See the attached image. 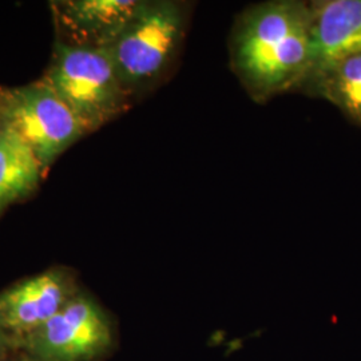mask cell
Returning <instances> with one entry per match:
<instances>
[{
    "label": "cell",
    "instance_id": "2",
    "mask_svg": "<svg viewBox=\"0 0 361 361\" xmlns=\"http://www.w3.org/2000/svg\"><path fill=\"white\" fill-rule=\"evenodd\" d=\"M42 79L90 134L129 109L131 95L101 47L75 46L56 38Z\"/></svg>",
    "mask_w": 361,
    "mask_h": 361
},
{
    "label": "cell",
    "instance_id": "6",
    "mask_svg": "<svg viewBox=\"0 0 361 361\" xmlns=\"http://www.w3.org/2000/svg\"><path fill=\"white\" fill-rule=\"evenodd\" d=\"M75 274L51 268L0 292V328L18 343L63 310L79 292Z\"/></svg>",
    "mask_w": 361,
    "mask_h": 361
},
{
    "label": "cell",
    "instance_id": "3",
    "mask_svg": "<svg viewBox=\"0 0 361 361\" xmlns=\"http://www.w3.org/2000/svg\"><path fill=\"white\" fill-rule=\"evenodd\" d=\"M185 19L180 3L142 0L121 34L104 47L131 98L168 70L183 38Z\"/></svg>",
    "mask_w": 361,
    "mask_h": 361
},
{
    "label": "cell",
    "instance_id": "7",
    "mask_svg": "<svg viewBox=\"0 0 361 361\" xmlns=\"http://www.w3.org/2000/svg\"><path fill=\"white\" fill-rule=\"evenodd\" d=\"M142 0H63L51 8L58 39L75 46L104 49L121 34Z\"/></svg>",
    "mask_w": 361,
    "mask_h": 361
},
{
    "label": "cell",
    "instance_id": "13",
    "mask_svg": "<svg viewBox=\"0 0 361 361\" xmlns=\"http://www.w3.org/2000/svg\"><path fill=\"white\" fill-rule=\"evenodd\" d=\"M1 129H3V123H1V116H0V133H1Z\"/></svg>",
    "mask_w": 361,
    "mask_h": 361
},
{
    "label": "cell",
    "instance_id": "11",
    "mask_svg": "<svg viewBox=\"0 0 361 361\" xmlns=\"http://www.w3.org/2000/svg\"><path fill=\"white\" fill-rule=\"evenodd\" d=\"M18 350L16 341L0 328V360Z\"/></svg>",
    "mask_w": 361,
    "mask_h": 361
},
{
    "label": "cell",
    "instance_id": "12",
    "mask_svg": "<svg viewBox=\"0 0 361 361\" xmlns=\"http://www.w3.org/2000/svg\"><path fill=\"white\" fill-rule=\"evenodd\" d=\"M0 361H27L26 357L19 352V350H16V352H13L11 353L10 356H7V357H4V359H1Z\"/></svg>",
    "mask_w": 361,
    "mask_h": 361
},
{
    "label": "cell",
    "instance_id": "5",
    "mask_svg": "<svg viewBox=\"0 0 361 361\" xmlns=\"http://www.w3.org/2000/svg\"><path fill=\"white\" fill-rule=\"evenodd\" d=\"M0 116L3 126L30 146L44 171L87 135L77 116L42 78L23 86L0 89Z\"/></svg>",
    "mask_w": 361,
    "mask_h": 361
},
{
    "label": "cell",
    "instance_id": "1",
    "mask_svg": "<svg viewBox=\"0 0 361 361\" xmlns=\"http://www.w3.org/2000/svg\"><path fill=\"white\" fill-rule=\"evenodd\" d=\"M313 58L310 6L271 1L244 16L234 35L240 77L258 95H271L308 79Z\"/></svg>",
    "mask_w": 361,
    "mask_h": 361
},
{
    "label": "cell",
    "instance_id": "9",
    "mask_svg": "<svg viewBox=\"0 0 361 361\" xmlns=\"http://www.w3.org/2000/svg\"><path fill=\"white\" fill-rule=\"evenodd\" d=\"M44 169L37 155L13 130L0 133V216L38 189Z\"/></svg>",
    "mask_w": 361,
    "mask_h": 361
},
{
    "label": "cell",
    "instance_id": "4",
    "mask_svg": "<svg viewBox=\"0 0 361 361\" xmlns=\"http://www.w3.org/2000/svg\"><path fill=\"white\" fill-rule=\"evenodd\" d=\"M111 316L79 290L58 314L16 343L27 361H102L116 348Z\"/></svg>",
    "mask_w": 361,
    "mask_h": 361
},
{
    "label": "cell",
    "instance_id": "8",
    "mask_svg": "<svg viewBox=\"0 0 361 361\" xmlns=\"http://www.w3.org/2000/svg\"><path fill=\"white\" fill-rule=\"evenodd\" d=\"M313 58L310 78L319 80L334 66L361 54V0L310 4Z\"/></svg>",
    "mask_w": 361,
    "mask_h": 361
},
{
    "label": "cell",
    "instance_id": "10",
    "mask_svg": "<svg viewBox=\"0 0 361 361\" xmlns=\"http://www.w3.org/2000/svg\"><path fill=\"white\" fill-rule=\"evenodd\" d=\"M324 95L361 123V54L334 66L319 79Z\"/></svg>",
    "mask_w": 361,
    "mask_h": 361
}]
</instances>
